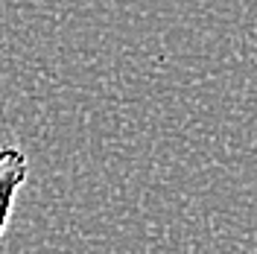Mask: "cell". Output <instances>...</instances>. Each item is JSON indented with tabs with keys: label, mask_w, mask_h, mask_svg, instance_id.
I'll use <instances>...</instances> for the list:
<instances>
[{
	"label": "cell",
	"mask_w": 257,
	"mask_h": 254,
	"mask_svg": "<svg viewBox=\"0 0 257 254\" xmlns=\"http://www.w3.org/2000/svg\"><path fill=\"white\" fill-rule=\"evenodd\" d=\"M30 175V161L18 146H0V239L9 228L15 196Z\"/></svg>",
	"instance_id": "cell-1"
}]
</instances>
